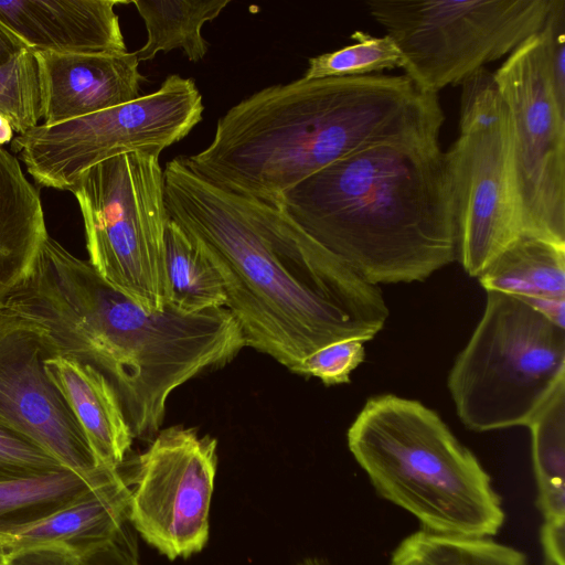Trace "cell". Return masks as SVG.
<instances>
[{"label": "cell", "mask_w": 565, "mask_h": 565, "mask_svg": "<svg viewBox=\"0 0 565 565\" xmlns=\"http://www.w3.org/2000/svg\"><path fill=\"white\" fill-rule=\"evenodd\" d=\"M169 217L206 254L246 347L291 372L330 343L372 340L388 317L362 279L276 205L223 191L182 157L163 169Z\"/></svg>", "instance_id": "obj_1"}, {"label": "cell", "mask_w": 565, "mask_h": 565, "mask_svg": "<svg viewBox=\"0 0 565 565\" xmlns=\"http://www.w3.org/2000/svg\"><path fill=\"white\" fill-rule=\"evenodd\" d=\"M3 303L46 328L60 355L100 372L132 436L141 439L158 434L177 387L246 347L225 307L186 313L169 303L148 310L49 235Z\"/></svg>", "instance_id": "obj_2"}, {"label": "cell", "mask_w": 565, "mask_h": 565, "mask_svg": "<svg viewBox=\"0 0 565 565\" xmlns=\"http://www.w3.org/2000/svg\"><path fill=\"white\" fill-rule=\"evenodd\" d=\"M438 95L407 75L306 79L265 87L231 107L202 151L182 157L210 184L275 205L335 161L385 143H438Z\"/></svg>", "instance_id": "obj_3"}, {"label": "cell", "mask_w": 565, "mask_h": 565, "mask_svg": "<svg viewBox=\"0 0 565 565\" xmlns=\"http://www.w3.org/2000/svg\"><path fill=\"white\" fill-rule=\"evenodd\" d=\"M275 205L365 281H423L457 257L451 181L439 143L349 154Z\"/></svg>", "instance_id": "obj_4"}, {"label": "cell", "mask_w": 565, "mask_h": 565, "mask_svg": "<svg viewBox=\"0 0 565 565\" xmlns=\"http://www.w3.org/2000/svg\"><path fill=\"white\" fill-rule=\"evenodd\" d=\"M348 446L377 494L422 530L492 537L502 527L505 514L489 473L418 401L370 398L348 430Z\"/></svg>", "instance_id": "obj_5"}, {"label": "cell", "mask_w": 565, "mask_h": 565, "mask_svg": "<svg viewBox=\"0 0 565 565\" xmlns=\"http://www.w3.org/2000/svg\"><path fill=\"white\" fill-rule=\"evenodd\" d=\"M563 382L565 330L519 297L487 291L448 376L460 420L476 431L527 426Z\"/></svg>", "instance_id": "obj_6"}, {"label": "cell", "mask_w": 565, "mask_h": 565, "mask_svg": "<svg viewBox=\"0 0 565 565\" xmlns=\"http://www.w3.org/2000/svg\"><path fill=\"white\" fill-rule=\"evenodd\" d=\"M71 192L82 212L92 267L143 308L163 310L170 303L169 214L159 154L109 158L86 170Z\"/></svg>", "instance_id": "obj_7"}, {"label": "cell", "mask_w": 565, "mask_h": 565, "mask_svg": "<svg viewBox=\"0 0 565 565\" xmlns=\"http://www.w3.org/2000/svg\"><path fill=\"white\" fill-rule=\"evenodd\" d=\"M459 136L444 152L457 226V256L471 277L522 236L512 128L494 74L481 67L461 84Z\"/></svg>", "instance_id": "obj_8"}, {"label": "cell", "mask_w": 565, "mask_h": 565, "mask_svg": "<svg viewBox=\"0 0 565 565\" xmlns=\"http://www.w3.org/2000/svg\"><path fill=\"white\" fill-rule=\"evenodd\" d=\"M552 0H370L366 8L422 90L461 84L537 33Z\"/></svg>", "instance_id": "obj_9"}, {"label": "cell", "mask_w": 565, "mask_h": 565, "mask_svg": "<svg viewBox=\"0 0 565 565\" xmlns=\"http://www.w3.org/2000/svg\"><path fill=\"white\" fill-rule=\"evenodd\" d=\"M192 78L169 75L153 93L55 125H38L11 142L39 185L71 191L93 166L129 152L159 154L202 120Z\"/></svg>", "instance_id": "obj_10"}, {"label": "cell", "mask_w": 565, "mask_h": 565, "mask_svg": "<svg viewBox=\"0 0 565 565\" xmlns=\"http://www.w3.org/2000/svg\"><path fill=\"white\" fill-rule=\"evenodd\" d=\"M493 74L511 121L522 235L565 246V107L542 29Z\"/></svg>", "instance_id": "obj_11"}, {"label": "cell", "mask_w": 565, "mask_h": 565, "mask_svg": "<svg viewBox=\"0 0 565 565\" xmlns=\"http://www.w3.org/2000/svg\"><path fill=\"white\" fill-rule=\"evenodd\" d=\"M217 441L195 428L158 431L135 460L129 523L160 554L173 561L203 550L217 469Z\"/></svg>", "instance_id": "obj_12"}, {"label": "cell", "mask_w": 565, "mask_h": 565, "mask_svg": "<svg viewBox=\"0 0 565 565\" xmlns=\"http://www.w3.org/2000/svg\"><path fill=\"white\" fill-rule=\"evenodd\" d=\"M57 354L46 328L0 303V425L64 467L90 473L105 466L44 369V361Z\"/></svg>", "instance_id": "obj_13"}, {"label": "cell", "mask_w": 565, "mask_h": 565, "mask_svg": "<svg viewBox=\"0 0 565 565\" xmlns=\"http://www.w3.org/2000/svg\"><path fill=\"white\" fill-rule=\"evenodd\" d=\"M43 125H55L140 97L145 77L135 52L81 54L34 52Z\"/></svg>", "instance_id": "obj_14"}, {"label": "cell", "mask_w": 565, "mask_h": 565, "mask_svg": "<svg viewBox=\"0 0 565 565\" xmlns=\"http://www.w3.org/2000/svg\"><path fill=\"white\" fill-rule=\"evenodd\" d=\"M118 0L0 1V25L33 52L119 54L127 52Z\"/></svg>", "instance_id": "obj_15"}, {"label": "cell", "mask_w": 565, "mask_h": 565, "mask_svg": "<svg viewBox=\"0 0 565 565\" xmlns=\"http://www.w3.org/2000/svg\"><path fill=\"white\" fill-rule=\"evenodd\" d=\"M44 369L73 411L99 462L119 469L134 436L109 382L89 364L67 355L47 358Z\"/></svg>", "instance_id": "obj_16"}, {"label": "cell", "mask_w": 565, "mask_h": 565, "mask_svg": "<svg viewBox=\"0 0 565 565\" xmlns=\"http://www.w3.org/2000/svg\"><path fill=\"white\" fill-rule=\"evenodd\" d=\"M131 489L119 472L110 480L20 532L0 539L6 550L58 543L81 556L114 539L129 522Z\"/></svg>", "instance_id": "obj_17"}, {"label": "cell", "mask_w": 565, "mask_h": 565, "mask_svg": "<svg viewBox=\"0 0 565 565\" xmlns=\"http://www.w3.org/2000/svg\"><path fill=\"white\" fill-rule=\"evenodd\" d=\"M47 235L39 190L0 146V303L28 276Z\"/></svg>", "instance_id": "obj_18"}, {"label": "cell", "mask_w": 565, "mask_h": 565, "mask_svg": "<svg viewBox=\"0 0 565 565\" xmlns=\"http://www.w3.org/2000/svg\"><path fill=\"white\" fill-rule=\"evenodd\" d=\"M543 516L541 544L546 565H564L565 547V382L527 425Z\"/></svg>", "instance_id": "obj_19"}, {"label": "cell", "mask_w": 565, "mask_h": 565, "mask_svg": "<svg viewBox=\"0 0 565 565\" xmlns=\"http://www.w3.org/2000/svg\"><path fill=\"white\" fill-rule=\"evenodd\" d=\"M119 469L90 473L62 468L47 473L0 481V539L29 527L110 480Z\"/></svg>", "instance_id": "obj_20"}, {"label": "cell", "mask_w": 565, "mask_h": 565, "mask_svg": "<svg viewBox=\"0 0 565 565\" xmlns=\"http://www.w3.org/2000/svg\"><path fill=\"white\" fill-rule=\"evenodd\" d=\"M478 278L486 291L519 298H565V246L522 235Z\"/></svg>", "instance_id": "obj_21"}, {"label": "cell", "mask_w": 565, "mask_h": 565, "mask_svg": "<svg viewBox=\"0 0 565 565\" xmlns=\"http://www.w3.org/2000/svg\"><path fill=\"white\" fill-rule=\"evenodd\" d=\"M230 0H135L148 39L135 52L139 62L152 60L159 52L181 49L191 62L201 61L209 43L202 36L204 23L216 19Z\"/></svg>", "instance_id": "obj_22"}, {"label": "cell", "mask_w": 565, "mask_h": 565, "mask_svg": "<svg viewBox=\"0 0 565 565\" xmlns=\"http://www.w3.org/2000/svg\"><path fill=\"white\" fill-rule=\"evenodd\" d=\"M164 242L170 303L186 313L225 307L226 292L215 266L170 217Z\"/></svg>", "instance_id": "obj_23"}, {"label": "cell", "mask_w": 565, "mask_h": 565, "mask_svg": "<svg viewBox=\"0 0 565 565\" xmlns=\"http://www.w3.org/2000/svg\"><path fill=\"white\" fill-rule=\"evenodd\" d=\"M390 565H526V556L491 537L444 535L419 530L398 543Z\"/></svg>", "instance_id": "obj_24"}, {"label": "cell", "mask_w": 565, "mask_h": 565, "mask_svg": "<svg viewBox=\"0 0 565 565\" xmlns=\"http://www.w3.org/2000/svg\"><path fill=\"white\" fill-rule=\"evenodd\" d=\"M354 44L320 54L308 61L306 79L352 77L379 74L403 66V57L388 35L374 36L364 31L351 34Z\"/></svg>", "instance_id": "obj_25"}, {"label": "cell", "mask_w": 565, "mask_h": 565, "mask_svg": "<svg viewBox=\"0 0 565 565\" xmlns=\"http://www.w3.org/2000/svg\"><path fill=\"white\" fill-rule=\"evenodd\" d=\"M0 115L19 135L36 127L42 100L34 52L24 49L0 65Z\"/></svg>", "instance_id": "obj_26"}, {"label": "cell", "mask_w": 565, "mask_h": 565, "mask_svg": "<svg viewBox=\"0 0 565 565\" xmlns=\"http://www.w3.org/2000/svg\"><path fill=\"white\" fill-rule=\"evenodd\" d=\"M364 356V342L342 340L306 356L294 373L318 377L326 385L348 384L351 372L363 362Z\"/></svg>", "instance_id": "obj_27"}, {"label": "cell", "mask_w": 565, "mask_h": 565, "mask_svg": "<svg viewBox=\"0 0 565 565\" xmlns=\"http://www.w3.org/2000/svg\"><path fill=\"white\" fill-rule=\"evenodd\" d=\"M64 467L41 447L0 425V481L39 476Z\"/></svg>", "instance_id": "obj_28"}, {"label": "cell", "mask_w": 565, "mask_h": 565, "mask_svg": "<svg viewBox=\"0 0 565 565\" xmlns=\"http://www.w3.org/2000/svg\"><path fill=\"white\" fill-rule=\"evenodd\" d=\"M557 102L565 107V0H552L542 26Z\"/></svg>", "instance_id": "obj_29"}, {"label": "cell", "mask_w": 565, "mask_h": 565, "mask_svg": "<svg viewBox=\"0 0 565 565\" xmlns=\"http://www.w3.org/2000/svg\"><path fill=\"white\" fill-rule=\"evenodd\" d=\"M6 565H81V555L66 545L42 543L6 550Z\"/></svg>", "instance_id": "obj_30"}, {"label": "cell", "mask_w": 565, "mask_h": 565, "mask_svg": "<svg viewBox=\"0 0 565 565\" xmlns=\"http://www.w3.org/2000/svg\"><path fill=\"white\" fill-rule=\"evenodd\" d=\"M81 565H140L127 524L114 539L84 553Z\"/></svg>", "instance_id": "obj_31"}, {"label": "cell", "mask_w": 565, "mask_h": 565, "mask_svg": "<svg viewBox=\"0 0 565 565\" xmlns=\"http://www.w3.org/2000/svg\"><path fill=\"white\" fill-rule=\"evenodd\" d=\"M555 326L564 329L565 298H521Z\"/></svg>", "instance_id": "obj_32"}, {"label": "cell", "mask_w": 565, "mask_h": 565, "mask_svg": "<svg viewBox=\"0 0 565 565\" xmlns=\"http://www.w3.org/2000/svg\"><path fill=\"white\" fill-rule=\"evenodd\" d=\"M26 49L13 34L0 25V65Z\"/></svg>", "instance_id": "obj_33"}, {"label": "cell", "mask_w": 565, "mask_h": 565, "mask_svg": "<svg viewBox=\"0 0 565 565\" xmlns=\"http://www.w3.org/2000/svg\"><path fill=\"white\" fill-rule=\"evenodd\" d=\"M13 129L6 117L0 115V146L11 142Z\"/></svg>", "instance_id": "obj_34"}, {"label": "cell", "mask_w": 565, "mask_h": 565, "mask_svg": "<svg viewBox=\"0 0 565 565\" xmlns=\"http://www.w3.org/2000/svg\"><path fill=\"white\" fill-rule=\"evenodd\" d=\"M295 565H331L329 561L318 556L306 557Z\"/></svg>", "instance_id": "obj_35"}, {"label": "cell", "mask_w": 565, "mask_h": 565, "mask_svg": "<svg viewBox=\"0 0 565 565\" xmlns=\"http://www.w3.org/2000/svg\"><path fill=\"white\" fill-rule=\"evenodd\" d=\"M6 548L4 546L0 543V565H6Z\"/></svg>", "instance_id": "obj_36"}]
</instances>
